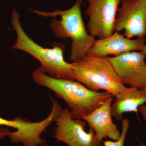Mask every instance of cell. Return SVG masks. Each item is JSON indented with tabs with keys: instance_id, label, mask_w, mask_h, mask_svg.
<instances>
[{
	"instance_id": "cell-18",
	"label": "cell",
	"mask_w": 146,
	"mask_h": 146,
	"mask_svg": "<svg viewBox=\"0 0 146 146\" xmlns=\"http://www.w3.org/2000/svg\"><path fill=\"white\" fill-rule=\"evenodd\" d=\"M145 1H146V0H145Z\"/></svg>"
},
{
	"instance_id": "cell-10",
	"label": "cell",
	"mask_w": 146,
	"mask_h": 146,
	"mask_svg": "<svg viewBox=\"0 0 146 146\" xmlns=\"http://www.w3.org/2000/svg\"><path fill=\"white\" fill-rule=\"evenodd\" d=\"M113 97L112 96L108 97L99 107L82 119L93 128L97 138L101 142L106 138L117 141L121 136L119 130L112 120Z\"/></svg>"
},
{
	"instance_id": "cell-6",
	"label": "cell",
	"mask_w": 146,
	"mask_h": 146,
	"mask_svg": "<svg viewBox=\"0 0 146 146\" xmlns=\"http://www.w3.org/2000/svg\"><path fill=\"white\" fill-rule=\"evenodd\" d=\"M122 0H91L85 11L89 17L87 31L99 39L111 36L115 32L116 16Z\"/></svg>"
},
{
	"instance_id": "cell-4",
	"label": "cell",
	"mask_w": 146,
	"mask_h": 146,
	"mask_svg": "<svg viewBox=\"0 0 146 146\" xmlns=\"http://www.w3.org/2000/svg\"><path fill=\"white\" fill-rule=\"evenodd\" d=\"M71 65L76 81L92 91L104 90L115 97L127 89L107 57L86 54Z\"/></svg>"
},
{
	"instance_id": "cell-2",
	"label": "cell",
	"mask_w": 146,
	"mask_h": 146,
	"mask_svg": "<svg viewBox=\"0 0 146 146\" xmlns=\"http://www.w3.org/2000/svg\"><path fill=\"white\" fill-rule=\"evenodd\" d=\"M83 1V0H76L74 5L66 10L58 9L52 12H46L29 9L31 12L43 17L60 16V20L53 18L51 20L50 27L58 38L72 39L69 57L72 63L82 59L96 40V37L88 33L84 23L81 10Z\"/></svg>"
},
{
	"instance_id": "cell-13",
	"label": "cell",
	"mask_w": 146,
	"mask_h": 146,
	"mask_svg": "<svg viewBox=\"0 0 146 146\" xmlns=\"http://www.w3.org/2000/svg\"><path fill=\"white\" fill-rule=\"evenodd\" d=\"M10 132V131L7 128L0 126V139L8 136Z\"/></svg>"
},
{
	"instance_id": "cell-11",
	"label": "cell",
	"mask_w": 146,
	"mask_h": 146,
	"mask_svg": "<svg viewBox=\"0 0 146 146\" xmlns=\"http://www.w3.org/2000/svg\"><path fill=\"white\" fill-rule=\"evenodd\" d=\"M146 103V87L143 89L129 87L124 92L115 97L112 105V114L118 120L122 119L125 112L137 114L138 108Z\"/></svg>"
},
{
	"instance_id": "cell-7",
	"label": "cell",
	"mask_w": 146,
	"mask_h": 146,
	"mask_svg": "<svg viewBox=\"0 0 146 146\" xmlns=\"http://www.w3.org/2000/svg\"><path fill=\"white\" fill-rule=\"evenodd\" d=\"M115 23V31H124L123 35L131 39L146 36V1L122 0Z\"/></svg>"
},
{
	"instance_id": "cell-9",
	"label": "cell",
	"mask_w": 146,
	"mask_h": 146,
	"mask_svg": "<svg viewBox=\"0 0 146 146\" xmlns=\"http://www.w3.org/2000/svg\"><path fill=\"white\" fill-rule=\"evenodd\" d=\"M145 43V38L129 39L119 32L115 31L107 38L96 39L86 54L103 57L117 56L129 52L142 51Z\"/></svg>"
},
{
	"instance_id": "cell-12",
	"label": "cell",
	"mask_w": 146,
	"mask_h": 146,
	"mask_svg": "<svg viewBox=\"0 0 146 146\" xmlns=\"http://www.w3.org/2000/svg\"><path fill=\"white\" fill-rule=\"evenodd\" d=\"M122 129L121 136L118 140L116 141H107L104 142V146H124L125 140L129 128V121L127 118H125L122 121Z\"/></svg>"
},
{
	"instance_id": "cell-16",
	"label": "cell",
	"mask_w": 146,
	"mask_h": 146,
	"mask_svg": "<svg viewBox=\"0 0 146 146\" xmlns=\"http://www.w3.org/2000/svg\"><path fill=\"white\" fill-rule=\"evenodd\" d=\"M140 145H141V146H146V145L143 144V143H140Z\"/></svg>"
},
{
	"instance_id": "cell-14",
	"label": "cell",
	"mask_w": 146,
	"mask_h": 146,
	"mask_svg": "<svg viewBox=\"0 0 146 146\" xmlns=\"http://www.w3.org/2000/svg\"><path fill=\"white\" fill-rule=\"evenodd\" d=\"M138 110L141 112L143 119L146 121V103L143 105L140 106L138 108Z\"/></svg>"
},
{
	"instance_id": "cell-5",
	"label": "cell",
	"mask_w": 146,
	"mask_h": 146,
	"mask_svg": "<svg viewBox=\"0 0 146 146\" xmlns=\"http://www.w3.org/2000/svg\"><path fill=\"white\" fill-rule=\"evenodd\" d=\"M56 122L53 136L58 141L68 146H101L102 142L97 138L94 129L89 126L85 131L86 123L82 119L72 117L68 108L62 110Z\"/></svg>"
},
{
	"instance_id": "cell-3",
	"label": "cell",
	"mask_w": 146,
	"mask_h": 146,
	"mask_svg": "<svg viewBox=\"0 0 146 146\" xmlns=\"http://www.w3.org/2000/svg\"><path fill=\"white\" fill-rule=\"evenodd\" d=\"M20 15L16 8L11 12V23L17 34V39L12 48L27 53L37 59L42 71L54 78L76 80L71 63L64 59L65 46L55 42L52 48L41 46L33 41L24 31L21 23Z\"/></svg>"
},
{
	"instance_id": "cell-1",
	"label": "cell",
	"mask_w": 146,
	"mask_h": 146,
	"mask_svg": "<svg viewBox=\"0 0 146 146\" xmlns=\"http://www.w3.org/2000/svg\"><path fill=\"white\" fill-rule=\"evenodd\" d=\"M32 76L38 85L50 89L66 103L74 119H83L112 96L107 91H92L76 80L53 78L44 72L40 67L33 71Z\"/></svg>"
},
{
	"instance_id": "cell-17",
	"label": "cell",
	"mask_w": 146,
	"mask_h": 146,
	"mask_svg": "<svg viewBox=\"0 0 146 146\" xmlns=\"http://www.w3.org/2000/svg\"><path fill=\"white\" fill-rule=\"evenodd\" d=\"M91 0H87V1H88V3L89 2H90V1H91Z\"/></svg>"
},
{
	"instance_id": "cell-8",
	"label": "cell",
	"mask_w": 146,
	"mask_h": 146,
	"mask_svg": "<svg viewBox=\"0 0 146 146\" xmlns=\"http://www.w3.org/2000/svg\"><path fill=\"white\" fill-rule=\"evenodd\" d=\"M146 55L133 51L107 58L125 85L140 89L146 87Z\"/></svg>"
},
{
	"instance_id": "cell-15",
	"label": "cell",
	"mask_w": 146,
	"mask_h": 146,
	"mask_svg": "<svg viewBox=\"0 0 146 146\" xmlns=\"http://www.w3.org/2000/svg\"><path fill=\"white\" fill-rule=\"evenodd\" d=\"M142 52H143V53L144 54L146 55V43H145V46H144L143 49V51H142Z\"/></svg>"
}]
</instances>
